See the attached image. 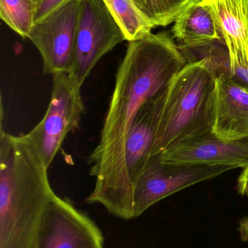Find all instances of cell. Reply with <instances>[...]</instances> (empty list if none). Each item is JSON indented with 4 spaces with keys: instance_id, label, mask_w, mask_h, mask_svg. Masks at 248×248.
<instances>
[{
    "instance_id": "277c9868",
    "label": "cell",
    "mask_w": 248,
    "mask_h": 248,
    "mask_svg": "<svg viewBox=\"0 0 248 248\" xmlns=\"http://www.w3.org/2000/svg\"><path fill=\"white\" fill-rule=\"evenodd\" d=\"M82 86L68 73L52 76L49 106L43 119L25 134L49 168L66 136L78 126L84 111Z\"/></svg>"
},
{
    "instance_id": "6da1fadb",
    "label": "cell",
    "mask_w": 248,
    "mask_h": 248,
    "mask_svg": "<svg viewBox=\"0 0 248 248\" xmlns=\"http://www.w3.org/2000/svg\"><path fill=\"white\" fill-rule=\"evenodd\" d=\"M186 64L180 47L166 32L129 42L116 71L99 144L89 157L96 183L87 203L100 204L112 214L128 132L143 106L165 91Z\"/></svg>"
},
{
    "instance_id": "9a60e30c",
    "label": "cell",
    "mask_w": 248,
    "mask_h": 248,
    "mask_svg": "<svg viewBox=\"0 0 248 248\" xmlns=\"http://www.w3.org/2000/svg\"><path fill=\"white\" fill-rule=\"evenodd\" d=\"M36 7L32 0H0V17L19 36L28 38L34 25Z\"/></svg>"
},
{
    "instance_id": "9c48e42d",
    "label": "cell",
    "mask_w": 248,
    "mask_h": 248,
    "mask_svg": "<svg viewBox=\"0 0 248 248\" xmlns=\"http://www.w3.org/2000/svg\"><path fill=\"white\" fill-rule=\"evenodd\" d=\"M103 233L69 200L57 196L47 208L36 248H103Z\"/></svg>"
},
{
    "instance_id": "52a82bcc",
    "label": "cell",
    "mask_w": 248,
    "mask_h": 248,
    "mask_svg": "<svg viewBox=\"0 0 248 248\" xmlns=\"http://www.w3.org/2000/svg\"><path fill=\"white\" fill-rule=\"evenodd\" d=\"M234 169L226 166L167 163L162 161L160 155L152 156L135 185L134 218L141 217L154 204L176 192Z\"/></svg>"
},
{
    "instance_id": "8fae6325",
    "label": "cell",
    "mask_w": 248,
    "mask_h": 248,
    "mask_svg": "<svg viewBox=\"0 0 248 248\" xmlns=\"http://www.w3.org/2000/svg\"><path fill=\"white\" fill-rule=\"evenodd\" d=\"M212 133L227 141L248 138V90L225 73L217 76Z\"/></svg>"
},
{
    "instance_id": "d6986e66",
    "label": "cell",
    "mask_w": 248,
    "mask_h": 248,
    "mask_svg": "<svg viewBox=\"0 0 248 248\" xmlns=\"http://www.w3.org/2000/svg\"><path fill=\"white\" fill-rule=\"evenodd\" d=\"M239 234L243 243H248V217H244L239 221Z\"/></svg>"
},
{
    "instance_id": "7a4b0ae2",
    "label": "cell",
    "mask_w": 248,
    "mask_h": 248,
    "mask_svg": "<svg viewBox=\"0 0 248 248\" xmlns=\"http://www.w3.org/2000/svg\"><path fill=\"white\" fill-rule=\"evenodd\" d=\"M48 168L26 135L0 134V248H36L47 208L56 197Z\"/></svg>"
},
{
    "instance_id": "e0dca14e",
    "label": "cell",
    "mask_w": 248,
    "mask_h": 248,
    "mask_svg": "<svg viewBox=\"0 0 248 248\" xmlns=\"http://www.w3.org/2000/svg\"><path fill=\"white\" fill-rule=\"evenodd\" d=\"M69 1L70 0H42L36 7L35 23L42 20Z\"/></svg>"
},
{
    "instance_id": "8992f818",
    "label": "cell",
    "mask_w": 248,
    "mask_h": 248,
    "mask_svg": "<svg viewBox=\"0 0 248 248\" xmlns=\"http://www.w3.org/2000/svg\"><path fill=\"white\" fill-rule=\"evenodd\" d=\"M126 41L103 0H80L72 65L68 73L83 86L102 57Z\"/></svg>"
},
{
    "instance_id": "ba28073f",
    "label": "cell",
    "mask_w": 248,
    "mask_h": 248,
    "mask_svg": "<svg viewBox=\"0 0 248 248\" xmlns=\"http://www.w3.org/2000/svg\"><path fill=\"white\" fill-rule=\"evenodd\" d=\"M80 0H70L34 23L28 39L43 61L44 74L68 73L72 65Z\"/></svg>"
},
{
    "instance_id": "30bf717a",
    "label": "cell",
    "mask_w": 248,
    "mask_h": 248,
    "mask_svg": "<svg viewBox=\"0 0 248 248\" xmlns=\"http://www.w3.org/2000/svg\"><path fill=\"white\" fill-rule=\"evenodd\" d=\"M162 161L174 164L248 166V138L235 141L221 140L211 132L173 146L160 155Z\"/></svg>"
},
{
    "instance_id": "5bb4252c",
    "label": "cell",
    "mask_w": 248,
    "mask_h": 248,
    "mask_svg": "<svg viewBox=\"0 0 248 248\" xmlns=\"http://www.w3.org/2000/svg\"><path fill=\"white\" fill-rule=\"evenodd\" d=\"M128 42L142 39L155 28L135 0H103Z\"/></svg>"
},
{
    "instance_id": "3957f363",
    "label": "cell",
    "mask_w": 248,
    "mask_h": 248,
    "mask_svg": "<svg viewBox=\"0 0 248 248\" xmlns=\"http://www.w3.org/2000/svg\"><path fill=\"white\" fill-rule=\"evenodd\" d=\"M218 76L208 58L186 64L166 90L151 157L212 131Z\"/></svg>"
},
{
    "instance_id": "2e32d148",
    "label": "cell",
    "mask_w": 248,
    "mask_h": 248,
    "mask_svg": "<svg viewBox=\"0 0 248 248\" xmlns=\"http://www.w3.org/2000/svg\"><path fill=\"white\" fill-rule=\"evenodd\" d=\"M155 27L168 26L174 22L183 7L192 0H135Z\"/></svg>"
},
{
    "instance_id": "5b68a950",
    "label": "cell",
    "mask_w": 248,
    "mask_h": 248,
    "mask_svg": "<svg viewBox=\"0 0 248 248\" xmlns=\"http://www.w3.org/2000/svg\"><path fill=\"white\" fill-rule=\"evenodd\" d=\"M166 90L143 106L127 136L122 171L112 213V215L120 219L127 221L135 218L134 191L151 157Z\"/></svg>"
},
{
    "instance_id": "7c38bea8",
    "label": "cell",
    "mask_w": 248,
    "mask_h": 248,
    "mask_svg": "<svg viewBox=\"0 0 248 248\" xmlns=\"http://www.w3.org/2000/svg\"><path fill=\"white\" fill-rule=\"evenodd\" d=\"M214 13L228 52L230 69L248 74V0H201Z\"/></svg>"
},
{
    "instance_id": "4fadbf2b",
    "label": "cell",
    "mask_w": 248,
    "mask_h": 248,
    "mask_svg": "<svg viewBox=\"0 0 248 248\" xmlns=\"http://www.w3.org/2000/svg\"><path fill=\"white\" fill-rule=\"evenodd\" d=\"M173 23V37L186 47H202L224 41L214 13L201 0H192Z\"/></svg>"
},
{
    "instance_id": "ac0fdd59",
    "label": "cell",
    "mask_w": 248,
    "mask_h": 248,
    "mask_svg": "<svg viewBox=\"0 0 248 248\" xmlns=\"http://www.w3.org/2000/svg\"><path fill=\"white\" fill-rule=\"evenodd\" d=\"M237 190L240 195L248 197V166L243 168V172L239 176Z\"/></svg>"
},
{
    "instance_id": "ffe728a7",
    "label": "cell",
    "mask_w": 248,
    "mask_h": 248,
    "mask_svg": "<svg viewBox=\"0 0 248 248\" xmlns=\"http://www.w3.org/2000/svg\"><path fill=\"white\" fill-rule=\"evenodd\" d=\"M32 1H33V2L36 3V4L38 5V4H39V3L42 0H32Z\"/></svg>"
}]
</instances>
